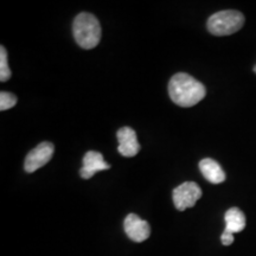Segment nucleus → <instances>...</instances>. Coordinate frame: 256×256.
Listing matches in <instances>:
<instances>
[{"label": "nucleus", "mask_w": 256, "mask_h": 256, "mask_svg": "<svg viewBox=\"0 0 256 256\" xmlns=\"http://www.w3.org/2000/svg\"><path fill=\"white\" fill-rule=\"evenodd\" d=\"M244 16L235 10H226L212 14L208 20V30L215 36H229L241 30Z\"/></svg>", "instance_id": "nucleus-3"}, {"label": "nucleus", "mask_w": 256, "mask_h": 256, "mask_svg": "<svg viewBox=\"0 0 256 256\" xmlns=\"http://www.w3.org/2000/svg\"><path fill=\"white\" fill-rule=\"evenodd\" d=\"M254 72H256V66H255V68H254Z\"/></svg>", "instance_id": "nucleus-14"}, {"label": "nucleus", "mask_w": 256, "mask_h": 256, "mask_svg": "<svg viewBox=\"0 0 256 256\" xmlns=\"http://www.w3.org/2000/svg\"><path fill=\"white\" fill-rule=\"evenodd\" d=\"M110 168V165L104 162V156L100 152L89 151L83 156V166L80 170V174L83 179H90L96 172Z\"/></svg>", "instance_id": "nucleus-8"}, {"label": "nucleus", "mask_w": 256, "mask_h": 256, "mask_svg": "<svg viewBox=\"0 0 256 256\" xmlns=\"http://www.w3.org/2000/svg\"><path fill=\"white\" fill-rule=\"evenodd\" d=\"M200 170L204 178L211 184H220L226 180V174L216 160L211 158L200 160Z\"/></svg>", "instance_id": "nucleus-9"}, {"label": "nucleus", "mask_w": 256, "mask_h": 256, "mask_svg": "<svg viewBox=\"0 0 256 256\" xmlns=\"http://www.w3.org/2000/svg\"><path fill=\"white\" fill-rule=\"evenodd\" d=\"M11 78V69L8 63V51L4 46H0V81L6 82Z\"/></svg>", "instance_id": "nucleus-11"}, {"label": "nucleus", "mask_w": 256, "mask_h": 256, "mask_svg": "<svg viewBox=\"0 0 256 256\" xmlns=\"http://www.w3.org/2000/svg\"><path fill=\"white\" fill-rule=\"evenodd\" d=\"M118 140H119V147L118 151L121 156L132 158L136 156L140 151V144L138 142L136 133L133 128L122 127L116 133Z\"/></svg>", "instance_id": "nucleus-7"}, {"label": "nucleus", "mask_w": 256, "mask_h": 256, "mask_svg": "<svg viewBox=\"0 0 256 256\" xmlns=\"http://www.w3.org/2000/svg\"><path fill=\"white\" fill-rule=\"evenodd\" d=\"M226 220V229L224 232L235 234L241 232L246 228V216L238 208H232L224 215Z\"/></svg>", "instance_id": "nucleus-10"}, {"label": "nucleus", "mask_w": 256, "mask_h": 256, "mask_svg": "<svg viewBox=\"0 0 256 256\" xmlns=\"http://www.w3.org/2000/svg\"><path fill=\"white\" fill-rule=\"evenodd\" d=\"M202 197V190L194 182H185L174 190V203L176 209L184 211L188 208L194 206L197 200Z\"/></svg>", "instance_id": "nucleus-4"}, {"label": "nucleus", "mask_w": 256, "mask_h": 256, "mask_svg": "<svg viewBox=\"0 0 256 256\" xmlns=\"http://www.w3.org/2000/svg\"><path fill=\"white\" fill-rule=\"evenodd\" d=\"M74 38L82 49L89 50L100 43L101 25L94 14L82 12L76 16L72 25Z\"/></svg>", "instance_id": "nucleus-2"}, {"label": "nucleus", "mask_w": 256, "mask_h": 256, "mask_svg": "<svg viewBox=\"0 0 256 256\" xmlns=\"http://www.w3.org/2000/svg\"><path fill=\"white\" fill-rule=\"evenodd\" d=\"M220 241H222V244H223V246H230V244H232V242H234V235H232V234L224 232H223L222 236H220Z\"/></svg>", "instance_id": "nucleus-13"}, {"label": "nucleus", "mask_w": 256, "mask_h": 256, "mask_svg": "<svg viewBox=\"0 0 256 256\" xmlns=\"http://www.w3.org/2000/svg\"><path fill=\"white\" fill-rule=\"evenodd\" d=\"M124 229L128 238L138 243L146 241L151 235V226H150L148 222L140 218L136 214H130L124 218Z\"/></svg>", "instance_id": "nucleus-6"}, {"label": "nucleus", "mask_w": 256, "mask_h": 256, "mask_svg": "<svg viewBox=\"0 0 256 256\" xmlns=\"http://www.w3.org/2000/svg\"><path fill=\"white\" fill-rule=\"evenodd\" d=\"M168 95L179 107H194L206 98V89L203 83L185 72H178L168 83Z\"/></svg>", "instance_id": "nucleus-1"}, {"label": "nucleus", "mask_w": 256, "mask_h": 256, "mask_svg": "<svg viewBox=\"0 0 256 256\" xmlns=\"http://www.w3.org/2000/svg\"><path fill=\"white\" fill-rule=\"evenodd\" d=\"M54 152H55L54 144L48 142L40 144L26 156V159H25L24 162L25 171L31 174V172H34L38 168H43L52 158Z\"/></svg>", "instance_id": "nucleus-5"}, {"label": "nucleus", "mask_w": 256, "mask_h": 256, "mask_svg": "<svg viewBox=\"0 0 256 256\" xmlns=\"http://www.w3.org/2000/svg\"><path fill=\"white\" fill-rule=\"evenodd\" d=\"M17 104V96L12 92H0V110H8Z\"/></svg>", "instance_id": "nucleus-12"}]
</instances>
